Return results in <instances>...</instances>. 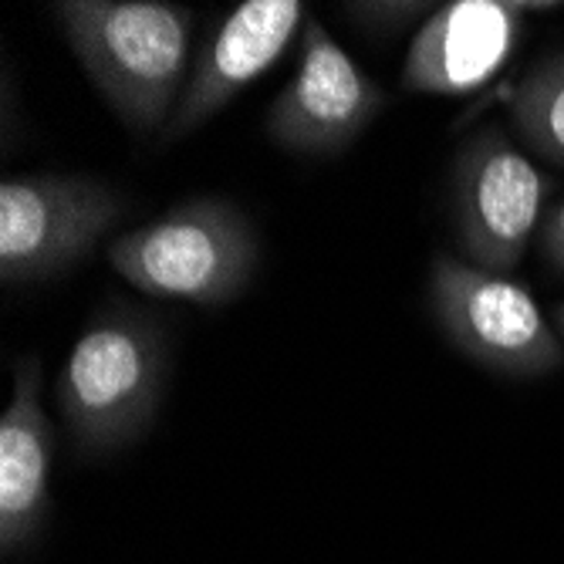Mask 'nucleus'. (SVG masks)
<instances>
[{
    "mask_svg": "<svg viewBox=\"0 0 564 564\" xmlns=\"http://www.w3.org/2000/svg\"><path fill=\"white\" fill-rule=\"evenodd\" d=\"M68 47L101 101L132 132H163L193 58V11L170 0H58Z\"/></svg>",
    "mask_w": 564,
    "mask_h": 564,
    "instance_id": "f257e3e1",
    "label": "nucleus"
},
{
    "mask_svg": "<svg viewBox=\"0 0 564 564\" xmlns=\"http://www.w3.org/2000/svg\"><path fill=\"white\" fill-rule=\"evenodd\" d=\"M170 382L166 332L135 307L91 315L58 376V409L72 443L109 453L139 440L156 420Z\"/></svg>",
    "mask_w": 564,
    "mask_h": 564,
    "instance_id": "f03ea898",
    "label": "nucleus"
},
{
    "mask_svg": "<svg viewBox=\"0 0 564 564\" xmlns=\"http://www.w3.org/2000/svg\"><path fill=\"white\" fill-rule=\"evenodd\" d=\"M258 258V230L224 196L183 199L109 247L112 268L132 288L199 307L237 301L250 288Z\"/></svg>",
    "mask_w": 564,
    "mask_h": 564,
    "instance_id": "7ed1b4c3",
    "label": "nucleus"
},
{
    "mask_svg": "<svg viewBox=\"0 0 564 564\" xmlns=\"http://www.w3.org/2000/svg\"><path fill=\"white\" fill-rule=\"evenodd\" d=\"M430 307L453 348L480 369L534 379L564 366V345L534 294L456 253H433Z\"/></svg>",
    "mask_w": 564,
    "mask_h": 564,
    "instance_id": "20e7f679",
    "label": "nucleus"
},
{
    "mask_svg": "<svg viewBox=\"0 0 564 564\" xmlns=\"http://www.w3.org/2000/svg\"><path fill=\"white\" fill-rule=\"evenodd\" d=\"M122 217V196L106 183L62 173H21L0 183V278L47 281L78 261Z\"/></svg>",
    "mask_w": 564,
    "mask_h": 564,
    "instance_id": "39448f33",
    "label": "nucleus"
},
{
    "mask_svg": "<svg viewBox=\"0 0 564 564\" xmlns=\"http://www.w3.org/2000/svg\"><path fill=\"white\" fill-rule=\"evenodd\" d=\"M551 176L503 129L470 135L453 163V220L467 261L510 274L541 227Z\"/></svg>",
    "mask_w": 564,
    "mask_h": 564,
    "instance_id": "423d86ee",
    "label": "nucleus"
},
{
    "mask_svg": "<svg viewBox=\"0 0 564 564\" xmlns=\"http://www.w3.org/2000/svg\"><path fill=\"white\" fill-rule=\"evenodd\" d=\"M382 109V85L345 55L322 21L307 18L297 41V68L264 112V132L297 156H341Z\"/></svg>",
    "mask_w": 564,
    "mask_h": 564,
    "instance_id": "0eeeda50",
    "label": "nucleus"
},
{
    "mask_svg": "<svg viewBox=\"0 0 564 564\" xmlns=\"http://www.w3.org/2000/svg\"><path fill=\"white\" fill-rule=\"evenodd\" d=\"M301 0H243L224 14L214 34L196 51L183 95L156 135L160 145H173L220 116L230 101L264 72H271L307 21Z\"/></svg>",
    "mask_w": 564,
    "mask_h": 564,
    "instance_id": "6e6552de",
    "label": "nucleus"
},
{
    "mask_svg": "<svg viewBox=\"0 0 564 564\" xmlns=\"http://www.w3.org/2000/svg\"><path fill=\"white\" fill-rule=\"evenodd\" d=\"M547 4L521 0H453L416 31L402 65V88L416 95L480 91L514 58L524 14Z\"/></svg>",
    "mask_w": 564,
    "mask_h": 564,
    "instance_id": "1a4fd4ad",
    "label": "nucleus"
},
{
    "mask_svg": "<svg viewBox=\"0 0 564 564\" xmlns=\"http://www.w3.org/2000/svg\"><path fill=\"white\" fill-rule=\"evenodd\" d=\"M44 369L34 355L14 366V392L0 416V538L24 544L47 514L55 426L41 405Z\"/></svg>",
    "mask_w": 564,
    "mask_h": 564,
    "instance_id": "9d476101",
    "label": "nucleus"
},
{
    "mask_svg": "<svg viewBox=\"0 0 564 564\" xmlns=\"http://www.w3.org/2000/svg\"><path fill=\"white\" fill-rule=\"evenodd\" d=\"M507 119L534 156L564 170V51L521 75L507 95Z\"/></svg>",
    "mask_w": 564,
    "mask_h": 564,
    "instance_id": "9b49d317",
    "label": "nucleus"
},
{
    "mask_svg": "<svg viewBox=\"0 0 564 564\" xmlns=\"http://www.w3.org/2000/svg\"><path fill=\"white\" fill-rule=\"evenodd\" d=\"M345 11L358 28L376 31V34H392L402 24L416 21L423 11H436V8L430 4H348Z\"/></svg>",
    "mask_w": 564,
    "mask_h": 564,
    "instance_id": "f8f14e48",
    "label": "nucleus"
},
{
    "mask_svg": "<svg viewBox=\"0 0 564 564\" xmlns=\"http://www.w3.org/2000/svg\"><path fill=\"white\" fill-rule=\"evenodd\" d=\"M538 250L551 271L564 274V199H554L541 227H538Z\"/></svg>",
    "mask_w": 564,
    "mask_h": 564,
    "instance_id": "ddd939ff",
    "label": "nucleus"
},
{
    "mask_svg": "<svg viewBox=\"0 0 564 564\" xmlns=\"http://www.w3.org/2000/svg\"><path fill=\"white\" fill-rule=\"evenodd\" d=\"M551 325H554V332L564 338V301H561V304H554V312H551Z\"/></svg>",
    "mask_w": 564,
    "mask_h": 564,
    "instance_id": "4468645a",
    "label": "nucleus"
}]
</instances>
